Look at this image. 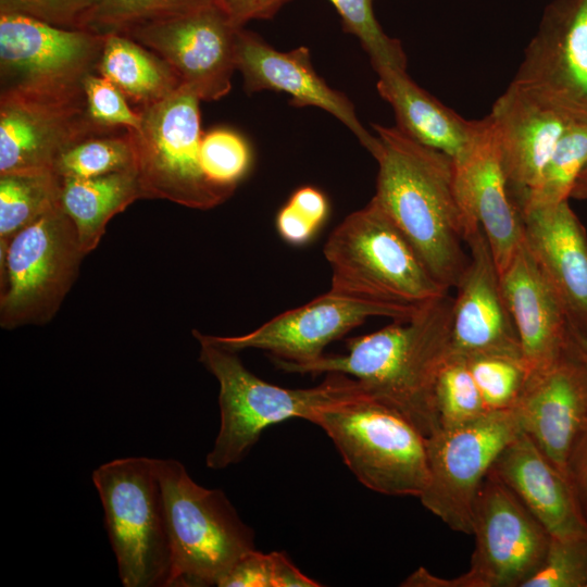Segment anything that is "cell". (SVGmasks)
<instances>
[{
  "label": "cell",
  "mask_w": 587,
  "mask_h": 587,
  "mask_svg": "<svg viewBox=\"0 0 587 587\" xmlns=\"http://www.w3.org/2000/svg\"><path fill=\"white\" fill-rule=\"evenodd\" d=\"M135 168V151L129 132L86 138L64 151L55 165L63 178H93Z\"/></svg>",
  "instance_id": "obj_30"
},
{
  "label": "cell",
  "mask_w": 587,
  "mask_h": 587,
  "mask_svg": "<svg viewBox=\"0 0 587 587\" xmlns=\"http://www.w3.org/2000/svg\"><path fill=\"white\" fill-rule=\"evenodd\" d=\"M466 362L488 411L514 408L529 376L522 357L479 354Z\"/></svg>",
  "instance_id": "obj_33"
},
{
  "label": "cell",
  "mask_w": 587,
  "mask_h": 587,
  "mask_svg": "<svg viewBox=\"0 0 587 587\" xmlns=\"http://www.w3.org/2000/svg\"><path fill=\"white\" fill-rule=\"evenodd\" d=\"M453 161L469 235L483 228L500 274L523 242V222L509 191L489 115L476 121L471 140Z\"/></svg>",
  "instance_id": "obj_17"
},
{
  "label": "cell",
  "mask_w": 587,
  "mask_h": 587,
  "mask_svg": "<svg viewBox=\"0 0 587 587\" xmlns=\"http://www.w3.org/2000/svg\"><path fill=\"white\" fill-rule=\"evenodd\" d=\"M377 76V91L391 105L401 132L451 158L461 153L477 120L469 121L445 105L412 80L407 70H383Z\"/></svg>",
  "instance_id": "obj_25"
},
{
  "label": "cell",
  "mask_w": 587,
  "mask_h": 587,
  "mask_svg": "<svg viewBox=\"0 0 587 587\" xmlns=\"http://www.w3.org/2000/svg\"><path fill=\"white\" fill-rule=\"evenodd\" d=\"M234 25L243 27L252 20L272 17L288 0H212Z\"/></svg>",
  "instance_id": "obj_40"
},
{
  "label": "cell",
  "mask_w": 587,
  "mask_h": 587,
  "mask_svg": "<svg viewBox=\"0 0 587 587\" xmlns=\"http://www.w3.org/2000/svg\"><path fill=\"white\" fill-rule=\"evenodd\" d=\"M573 123H587V0H553L511 82Z\"/></svg>",
  "instance_id": "obj_13"
},
{
  "label": "cell",
  "mask_w": 587,
  "mask_h": 587,
  "mask_svg": "<svg viewBox=\"0 0 587 587\" xmlns=\"http://www.w3.org/2000/svg\"><path fill=\"white\" fill-rule=\"evenodd\" d=\"M273 587H317L316 580L301 573L284 552H272Z\"/></svg>",
  "instance_id": "obj_44"
},
{
  "label": "cell",
  "mask_w": 587,
  "mask_h": 587,
  "mask_svg": "<svg viewBox=\"0 0 587 587\" xmlns=\"http://www.w3.org/2000/svg\"><path fill=\"white\" fill-rule=\"evenodd\" d=\"M435 403L444 428L472 422L488 412L465 358L450 354L437 377Z\"/></svg>",
  "instance_id": "obj_32"
},
{
  "label": "cell",
  "mask_w": 587,
  "mask_h": 587,
  "mask_svg": "<svg viewBox=\"0 0 587 587\" xmlns=\"http://www.w3.org/2000/svg\"><path fill=\"white\" fill-rule=\"evenodd\" d=\"M95 0H0V12H13L49 24L86 29Z\"/></svg>",
  "instance_id": "obj_38"
},
{
  "label": "cell",
  "mask_w": 587,
  "mask_h": 587,
  "mask_svg": "<svg viewBox=\"0 0 587 587\" xmlns=\"http://www.w3.org/2000/svg\"><path fill=\"white\" fill-rule=\"evenodd\" d=\"M499 275L522 355L530 374L548 366L564 353L570 323L560 300L524 241Z\"/></svg>",
  "instance_id": "obj_24"
},
{
  "label": "cell",
  "mask_w": 587,
  "mask_h": 587,
  "mask_svg": "<svg viewBox=\"0 0 587 587\" xmlns=\"http://www.w3.org/2000/svg\"><path fill=\"white\" fill-rule=\"evenodd\" d=\"M522 587H587V537L550 536L541 564Z\"/></svg>",
  "instance_id": "obj_36"
},
{
  "label": "cell",
  "mask_w": 587,
  "mask_h": 587,
  "mask_svg": "<svg viewBox=\"0 0 587 587\" xmlns=\"http://www.w3.org/2000/svg\"><path fill=\"white\" fill-rule=\"evenodd\" d=\"M567 479L587 517V423L571 451L567 462Z\"/></svg>",
  "instance_id": "obj_42"
},
{
  "label": "cell",
  "mask_w": 587,
  "mask_h": 587,
  "mask_svg": "<svg viewBox=\"0 0 587 587\" xmlns=\"http://www.w3.org/2000/svg\"><path fill=\"white\" fill-rule=\"evenodd\" d=\"M341 17L344 29L354 35L376 73L407 70V55L398 39L385 34L373 11V0H328Z\"/></svg>",
  "instance_id": "obj_35"
},
{
  "label": "cell",
  "mask_w": 587,
  "mask_h": 587,
  "mask_svg": "<svg viewBox=\"0 0 587 587\" xmlns=\"http://www.w3.org/2000/svg\"><path fill=\"white\" fill-rule=\"evenodd\" d=\"M252 160L249 142L234 129L217 127L202 135L200 164L214 186L233 193L250 172Z\"/></svg>",
  "instance_id": "obj_34"
},
{
  "label": "cell",
  "mask_w": 587,
  "mask_h": 587,
  "mask_svg": "<svg viewBox=\"0 0 587 587\" xmlns=\"http://www.w3.org/2000/svg\"><path fill=\"white\" fill-rule=\"evenodd\" d=\"M200 101L182 85L163 100L137 109L140 127L128 132L143 199L208 210L232 196L211 184L201 168Z\"/></svg>",
  "instance_id": "obj_9"
},
{
  "label": "cell",
  "mask_w": 587,
  "mask_h": 587,
  "mask_svg": "<svg viewBox=\"0 0 587 587\" xmlns=\"http://www.w3.org/2000/svg\"><path fill=\"white\" fill-rule=\"evenodd\" d=\"M570 198H574L577 200L587 199V165L582 171L578 178L576 179L573 186V189L571 191Z\"/></svg>",
  "instance_id": "obj_46"
},
{
  "label": "cell",
  "mask_w": 587,
  "mask_h": 587,
  "mask_svg": "<svg viewBox=\"0 0 587 587\" xmlns=\"http://www.w3.org/2000/svg\"><path fill=\"white\" fill-rule=\"evenodd\" d=\"M235 46L236 68L242 74L248 93L284 92L295 107L320 108L347 126L370 153L374 150L376 136L360 123L351 101L315 72L307 47L278 51L243 27L237 30Z\"/></svg>",
  "instance_id": "obj_19"
},
{
  "label": "cell",
  "mask_w": 587,
  "mask_h": 587,
  "mask_svg": "<svg viewBox=\"0 0 587 587\" xmlns=\"http://www.w3.org/2000/svg\"><path fill=\"white\" fill-rule=\"evenodd\" d=\"M467 265L452 300L451 354L522 357L519 335L505 303L498 267L478 226L466 238Z\"/></svg>",
  "instance_id": "obj_18"
},
{
  "label": "cell",
  "mask_w": 587,
  "mask_h": 587,
  "mask_svg": "<svg viewBox=\"0 0 587 587\" xmlns=\"http://www.w3.org/2000/svg\"><path fill=\"white\" fill-rule=\"evenodd\" d=\"M522 428L514 409L488 411L425 437L428 477L422 504L452 530L472 534L474 502L500 452Z\"/></svg>",
  "instance_id": "obj_10"
},
{
  "label": "cell",
  "mask_w": 587,
  "mask_h": 587,
  "mask_svg": "<svg viewBox=\"0 0 587 587\" xmlns=\"http://www.w3.org/2000/svg\"><path fill=\"white\" fill-rule=\"evenodd\" d=\"M488 115L509 191L521 213L558 141L573 122L511 83Z\"/></svg>",
  "instance_id": "obj_21"
},
{
  "label": "cell",
  "mask_w": 587,
  "mask_h": 587,
  "mask_svg": "<svg viewBox=\"0 0 587 587\" xmlns=\"http://www.w3.org/2000/svg\"><path fill=\"white\" fill-rule=\"evenodd\" d=\"M287 202L302 213L317 228H321L328 217V200L320 189L313 186L298 188L292 192Z\"/></svg>",
  "instance_id": "obj_43"
},
{
  "label": "cell",
  "mask_w": 587,
  "mask_h": 587,
  "mask_svg": "<svg viewBox=\"0 0 587 587\" xmlns=\"http://www.w3.org/2000/svg\"><path fill=\"white\" fill-rule=\"evenodd\" d=\"M85 255L61 203L20 230L0 251V326L14 329L49 322Z\"/></svg>",
  "instance_id": "obj_8"
},
{
  "label": "cell",
  "mask_w": 587,
  "mask_h": 587,
  "mask_svg": "<svg viewBox=\"0 0 587 587\" xmlns=\"http://www.w3.org/2000/svg\"><path fill=\"white\" fill-rule=\"evenodd\" d=\"M124 587H170L172 549L157 461L120 458L91 475Z\"/></svg>",
  "instance_id": "obj_6"
},
{
  "label": "cell",
  "mask_w": 587,
  "mask_h": 587,
  "mask_svg": "<svg viewBox=\"0 0 587 587\" xmlns=\"http://www.w3.org/2000/svg\"><path fill=\"white\" fill-rule=\"evenodd\" d=\"M323 252L339 296L419 308L449 292L374 198L332 230Z\"/></svg>",
  "instance_id": "obj_3"
},
{
  "label": "cell",
  "mask_w": 587,
  "mask_h": 587,
  "mask_svg": "<svg viewBox=\"0 0 587 587\" xmlns=\"http://www.w3.org/2000/svg\"><path fill=\"white\" fill-rule=\"evenodd\" d=\"M371 152L378 171L374 199L417 251L434 277L448 289L463 274L469 225L459 202L454 161L397 126L374 125Z\"/></svg>",
  "instance_id": "obj_2"
},
{
  "label": "cell",
  "mask_w": 587,
  "mask_h": 587,
  "mask_svg": "<svg viewBox=\"0 0 587 587\" xmlns=\"http://www.w3.org/2000/svg\"><path fill=\"white\" fill-rule=\"evenodd\" d=\"M309 422L327 434L345 464L369 489L414 497L424 490L425 436L396 409L366 395L322 409Z\"/></svg>",
  "instance_id": "obj_7"
},
{
  "label": "cell",
  "mask_w": 587,
  "mask_h": 587,
  "mask_svg": "<svg viewBox=\"0 0 587 587\" xmlns=\"http://www.w3.org/2000/svg\"><path fill=\"white\" fill-rule=\"evenodd\" d=\"M196 339L199 361L220 385V429L205 458L211 470L240 462L268 426L295 417L309 421L322 409L370 396L362 383L340 373L327 374L312 388L279 387L250 372L237 352Z\"/></svg>",
  "instance_id": "obj_4"
},
{
  "label": "cell",
  "mask_w": 587,
  "mask_h": 587,
  "mask_svg": "<svg viewBox=\"0 0 587 587\" xmlns=\"http://www.w3.org/2000/svg\"><path fill=\"white\" fill-rule=\"evenodd\" d=\"M218 587H273V558L258 549L241 557L217 583Z\"/></svg>",
  "instance_id": "obj_39"
},
{
  "label": "cell",
  "mask_w": 587,
  "mask_h": 587,
  "mask_svg": "<svg viewBox=\"0 0 587 587\" xmlns=\"http://www.w3.org/2000/svg\"><path fill=\"white\" fill-rule=\"evenodd\" d=\"M83 91L88 116L99 127L112 132L140 127L139 111L133 109L125 95L102 75H87L83 82Z\"/></svg>",
  "instance_id": "obj_37"
},
{
  "label": "cell",
  "mask_w": 587,
  "mask_h": 587,
  "mask_svg": "<svg viewBox=\"0 0 587 587\" xmlns=\"http://www.w3.org/2000/svg\"><path fill=\"white\" fill-rule=\"evenodd\" d=\"M522 432L567 478L574 444L587 423V371L564 353L529 374L514 405Z\"/></svg>",
  "instance_id": "obj_20"
},
{
  "label": "cell",
  "mask_w": 587,
  "mask_h": 587,
  "mask_svg": "<svg viewBox=\"0 0 587 587\" xmlns=\"http://www.w3.org/2000/svg\"><path fill=\"white\" fill-rule=\"evenodd\" d=\"M97 73L112 82L137 109L163 100L182 86L165 60L122 34L105 35Z\"/></svg>",
  "instance_id": "obj_27"
},
{
  "label": "cell",
  "mask_w": 587,
  "mask_h": 587,
  "mask_svg": "<svg viewBox=\"0 0 587 587\" xmlns=\"http://www.w3.org/2000/svg\"><path fill=\"white\" fill-rule=\"evenodd\" d=\"M54 172L0 174V251L23 228L61 203Z\"/></svg>",
  "instance_id": "obj_28"
},
{
  "label": "cell",
  "mask_w": 587,
  "mask_h": 587,
  "mask_svg": "<svg viewBox=\"0 0 587 587\" xmlns=\"http://www.w3.org/2000/svg\"><path fill=\"white\" fill-rule=\"evenodd\" d=\"M105 35L0 12L1 92L70 95L97 73Z\"/></svg>",
  "instance_id": "obj_11"
},
{
  "label": "cell",
  "mask_w": 587,
  "mask_h": 587,
  "mask_svg": "<svg viewBox=\"0 0 587 587\" xmlns=\"http://www.w3.org/2000/svg\"><path fill=\"white\" fill-rule=\"evenodd\" d=\"M138 199L143 197L136 168L93 178L62 179L61 204L86 254L98 246L109 221Z\"/></svg>",
  "instance_id": "obj_26"
},
{
  "label": "cell",
  "mask_w": 587,
  "mask_h": 587,
  "mask_svg": "<svg viewBox=\"0 0 587 587\" xmlns=\"http://www.w3.org/2000/svg\"><path fill=\"white\" fill-rule=\"evenodd\" d=\"M587 165V123H573L563 133L521 213L569 200Z\"/></svg>",
  "instance_id": "obj_29"
},
{
  "label": "cell",
  "mask_w": 587,
  "mask_h": 587,
  "mask_svg": "<svg viewBox=\"0 0 587 587\" xmlns=\"http://www.w3.org/2000/svg\"><path fill=\"white\" fill-rule=\"evenodd\" d=\"M452 300L448 292L421 305L407 320L351 338L346 354H323L301 364L280 359H274V363L292 374L351 376L427 437L440 428L435 387L451 354Z\"/></svg>",
  "instance_id": "obj_1"
},
{
  "label": "cell",
  "mask_w": 587,
  "mask_h": 587,
  "mask_svg": "<svg viewBox=\"0 0 587 587\" xmlns=\"http://www.w3.org/2000/svg\"><path fill=\"white\" fill-rule=\"evenodd\" d=\"M419 308L377 304L328 290L303 305L278 314L245 335L213 336L197 329L192 330V335L229 351L260 349L268 351L275 359L301 364L322 357L328 344L369 317L407 320Z\"/></svg>",
  "instance_id": "obj_16"
},
{
  "label": "cell",
  "mask_w": 587,
  "mask_h": 587,
  "mask_svg": "<svg viewBox=\"0 0 587 587\" xmlns=\"http://www.w3.org/2000/svg\"><path fill=\"white\" fill-rule=\"evenodd\" d=\"M238 28L212 1L125 35L165 60L201 101H214L232 88Z\"/></svg>",
  "instance_id": "obj_15"
},
{
  "label": "cell",
  "mask_w": 587,
  "mask_h": 587,
  "mask_svg": "<svg viewBox=\"0 0 587 587\" xmlns=\"http://www.w3.org/2000/svg\"><path fill=\"white\" fill-rule=\"evenodd\" d=\"M475 547L458 587H522L541 564L550 535L521 500L488 473L472 519Z\"/></svg>",
  "instance_id": "obj_12"
},
{
  "label": "cell",
  "mask_w": 587,
  "mask_h": 587,
  "mask_svg": "<svg viewBox=\"0 0 587 587\" xmlns=\"http://www.w3.org/2000/svg\"><path fill=\"white\" fill-rule=\"evenodd\" d=\"M113 133L121 132L101 128L89 118L84 91L0 92V174L55 173L59 158L68 148Z\"/></svg>",
  "instance_id": "obj_14"
},
{
  "label": "cell",
  "mask_w": 587,
  "mask_h": 587,
  "mask_svg": "<svg viewBox=\"0 0 587 587\" xmlns=\"http://www.w3.org/2000/svg\"><path fill=\"white\" fill-rule=\"evenodd\" d=\"M564 351L577 360L587 371V336H584L570 327Z\"/></svg>",
  "instance_id": "obj_45"
},
{
  "label": "cell",
  "mask_w": 587,
  "mask_h": 587,
  "mask_svg": "<svg viewBox=\"0 0 587 587\" xmlns=\"http://www.w3.org/2000/svg\"><path fill=\"white\" fill-rule=\"evenodd\" d=\"M488 473L514 492L550 536L587 537V517L569 479L527 434L508 444Z\"/></svg>",
  "instance_id": "obj_23"
},
{
  "label": "cell",
  "mask_w": 587,
  "mask_h": 587,
  "mask_svg": "<svg viewBox=\"0 0 587 587\" xmlns=\"http://www.w3.org/2000/svg\"><path fill=\"white\" fill-rule=\"evenodd\" d=\"M523 241L560 300L570 327L587 336V233L569 200L521 213Z\"/></svg>",
  "instance_id": "obj_22"
},
{
  "label": "cell",
  "mask_w": 587,
  "mask_h": 587,
  "mask_svg": "<svg viewBox=\"0 0 587 587\" xmlns=\"http://www.w3.org/2000/svg\"><path fill=\"white\" fill-rule=\"evenodd\" d=\"M275 227L280 238L294 246L305 245L320 229L288 202L277 212Z\"/></svg>",
  "instance_id": "obj_41"
},
{
  "label": "cell",
  "mask_w": 587,
  "mask_h": 587,
  "mask_svg": "<svg viewBox=\"0 0 587 587\" xmlns=\"http://www.w3.org/2000/svg\"><path fill=\"white\" fill-rule=\"evenodd\" d=\"M172 549L170 587L217 586L245 554L254 532L221 489L197 484L183 463L155 459Z\"/></svg>",
  "instance_id": "obj_5"
},
{
  "label": "cell",
  "mask_w": 587,
  "mask_h": 587,
  "mask_svg": "<svg viewBox=\"0 0 587 587\" xmlns=\"http://www.w3.org/2000/svg\"><path fill=\"white\" fill-rule=\"evenodd\" d=\"M212 0H95L87 30L125 35L135 27L179 15Z\"/></svg>",
  "instance_id": "obj_31"
}]
</instances>
